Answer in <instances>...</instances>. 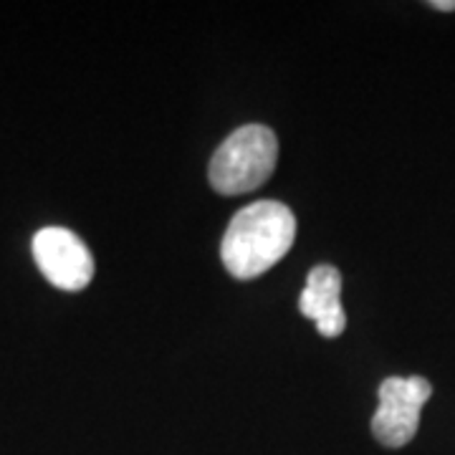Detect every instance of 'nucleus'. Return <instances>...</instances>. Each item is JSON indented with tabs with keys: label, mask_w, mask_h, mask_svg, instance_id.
<instances>
[{
	"label": "nucleus",
	"mask_w": 455,
	"mask_h": 455,
	"mask_svg": "<svg viewBox=\"0 0 455 455\" xmlns=\"http://www.w3.org/2000/svg\"><path fill=\"white\" fill-rule=\"evenodd\" d=\"M33 259L56 289L82 291L94 276V259L84 241L66 228H44L33 238Z\"/></svg>",
	"instance_id": "obj_4"
},
{
	"label": "nucleus",
	"mask_w": 455,
	"mask_h": 455,
	"mask_svg": "<svg viewBox=\"0 0 455 455\" xmlns=\"http://www.w3.org/2000/svg\"><path fill=\"white\" fill-rule=\"evenodd\" d=\"M293 238V212L278 200H259L235 212L223 235L220 256L230 276L256 278L289 253Z\"/></svg>",
	"instance_id": "obj_1"
},
{
	"label": "nucleus",
	"mask_w": 455,
	"mask_h": 455,
	"mask_svg": "<svg viewBox=\"0 0 455 455\" xmlns=\"http://www.w3.org/2000/svg\"><path fill=\"white\" fill-rule=\"evenodd\" d=\"M341 274L334 266L311 268L307 286L299 296V309L311 319L322 337H339L347 326V316L341 309Z\"/></svg>",
	"instance_id": "obj_5"
},
{
	"label": "nucleus",
	"mask_w": 455,
	"mask_h": 455,
	"mask_svg": "<svg viewBox=\"0 0 455 455\" xmlns=\"http://www.w3.org/2000/svg\"><path fill=\"white\" fill-rule=\"evenodd\" d=\"M278 160V140L263 124H245L215 149L211 185L220 196H243L271 178Z\"/></svg>",
	"instance_id": "obj_2"
},
{
	"label": "nucleus",
	"mask_w": 455,
	"mask_h": 455,
	"mask_svg": "<svg viewBox=\"0 0 455 455\" xmlns=\"http://www.w3.org/2000/svg\"><path fill=\"white\" fill-rule=\"evenodd\" d=\"M430 8H438V11H455V0H433Z\"/></svg>",
	"instance_id": "obj_6"
},
{
	"label": "nucleus",
	"mask_w": 455,
	"mask_h": 455,
	"mask_svg": "<svg viewBox=\"0 0 455 455\" xmlns=\"http://www.w3.org/2000/svg\"><path fill=\"white\" fill-rule=\"evenodd\" d=\"M433 387L425 377H387L379 385V407L372 418V433L387 448H403L415 438L420 410Z\"/></svg>",
	"instance_id": "obj_3"
}]
</instances>
